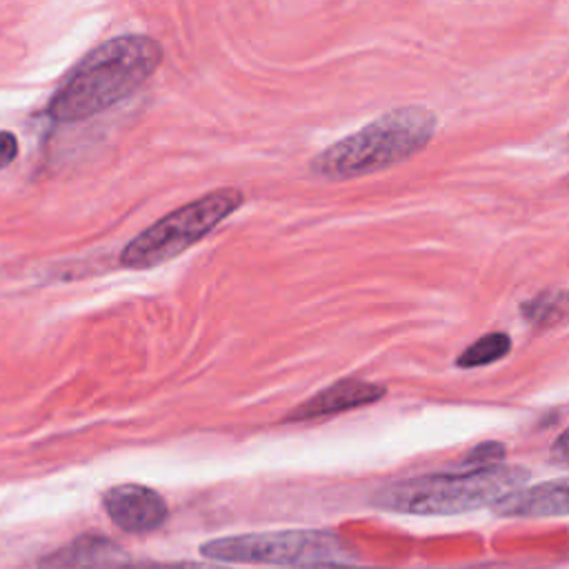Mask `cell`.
Segmentation results:
<instances>
[{
	"instance_id": "obj_1",
	"label": "cell",
	"mask_w": 569,
	"mask_h": 569,
	"mask_svg": "<svg viewBox=\"0 0 569 569\" xmlns=\"http://www.w3.org/2000/svg\"><path fill=\"white\" fill-rule=\"evenodd\" d=\"M162 62V47L149 36H118L89 51L49 100L58 122L91 118L142 87Z\"/></svg>"
},
{
	"instance_id": "obj_2",
	"label": "cell",
	"mask_w": 569,
	"mask_h": 569,
	"mask_svg": "<svg viewBox=\"0 0 569 569\" xmlns=\"http://www.w3.org/2000/svg\"><path fill=\"white\" fill-rule=\"evenodd\" d=\"M529 471L518 465L471 467L456 473L405 478L378 489L371 502L387 511L413 516H453L498 502L520 489Z\"/></svg>"
},
{
	"instance_id": "obj_3",
	"label": "cell",
	"mask_w": 569,
	"mask_h": 569,
	"mask_svg": "<svg viewBox=\"0 0 569 569\" xmlns=\"http://www.w3.org/2000/svg\"><path fill=\"white\" fill-rule=\"evenodd\" d=\"M436 116L422 107H400L367 122L320 151L311 169L327 180H347L398 164L429 144Z\"/></svg>"
},
{
	"instance_id": "obj_4",
	"label": "cell",
	"mask_w": 569,
	"mask_h": 569,
	"mask_svg": "<svg viewBox=\"0 0 569 569\" xmlns=\"http://www.w3.org/2000/svg\"><path fill=\"white\" fill-rule=\"evenodd\" d=\"M242 202L244 196L238 189L224 187L173 209L129 240L120 253V264L127 269H151L176 258L209 236Z\"/></svg>"
},
{
	"instance_id": "obj_5",
	"label": "cell",
	"mask_w": 569,
	"mask_h": 569,
	"mask_svg": "<svg viewBox=\"0 0 569 569\" xmlns=\"http://www.w3.org/2000/svg\"><path fill=\"white\" fill-rule=\"evenodd\" d=\"M342 540L320 529L256 531L213 538L200 547L209 560L224 565H309L345 556Z\"/></svg>"
},
{
	"instance_id": "obj_6",
	"label": "cell",
	"mask_w": 569,
	"mask_h": 569,
	"mask_svg": "<svg viewBox=\"0 0 569 569\" xmlns=\"http://www.w3.org/2000/svg\"><path fill=\"white\" fill-rule=\"evenodd\" d=\"M107 516L129 533H144L162 527L169 518L164 498L151 487L124 482L111 487L102 496Z\"/></svg>"
},
{
	"instance_id": "obj_7",
	"label": "cell",
	"mask_w": 569,
	"mask_h": 569,
	"mask_svg": "<svg viewBox=\"0 0 569 569\" xmlns=\"http://www.w3.org/2000/svg\"><path fill=\"white\" fill-rule=\"evenodd\" d=\"M387 393L385 385L371 382V380H360V378H342L318 393H313L309 400L298 405L287 420H313V418H325L331 413H342L351 411L371 402H378Z\"/></svg>"
},
{
	"instance_id": "obj_8",
	"label": "cell",
	"mask_w": 569,
	"mask_h": 569,
	"mask_svg": "<svg viewBox=\"0 0 569 569\" xmlns=\"http://www.w3.org/2000/svg\"><path fill=\"white\" fill-rule=\"evenodd\" d=\"M567 478L540 482L533 487H520L498 502H493V511L509 518H556L567 516L569 498H567Z\"/></svg>"
},
{
	"instance_id": "obj_9",
	"label": "cell",
	"mask_w": 569,
	"mask_h": 569,
	"mask_svg": "<svg viewBox=\"0 0 569 569\" xmlns=\"http://www.w3.org/2000/svg\"><path fill=\"white\" fill-rule=\"evenodd\" d=\"M129 553L104 536H80L40 560V569H118Z\"/></svg>"
},
{
	"instance_id": "obj_10",
	"label": "cell",
	"mask_w": 569,
	"mask_h": 569,
	"mask_svg": "<svg viewBox=\"0 0 569 569\" xmlns=\"http://www.w3.org/2000/svg\"><path fill=\"white\" fill-rule=\"evenodd\" d=\"M511 349V340L507 333L502 331H491V333H485L480 336L476 342H471L456 360L458 367H465V369H473V367H485V365H491L500 358H505Z\"/></svg>"
},
{
	"instance_id": "obj_11",
	"label": "cell",
	"mask_w": 569,
	"mask_h": 569,
	"mask_svg": "<svg viewBox=\"0 0 569 569\" xmlns=\"http://www.w3.org/2000/svg\"><path fill=\"white\" fill-rule=\"evenodd\" d=\"M562 302H565L562 291H547L536 300H529L525 305V313L531 322L549 325V322H556V318H562Z\"/></svg>"
},
{
	"instance_id": "obj_12",
	"label": "cell",
	"mask_w": 569,
	"mask_h": 569,
	"mask_svg": "<svg viewBox=\"0 0 569 569\" xmlns=\"http://www.w3.org/2000/svg\"><path fill=\"white\" fill-rule=\"evenodd\" d=\"M502 458H505V447L500 442H482L467 453L465 465L489 467V465H500Z\"/></svg>"
},
{
	"instance_id": "obj_13",
	"label": "cell",
	"mask_w": 569,
	"mask_h": 569,
	"mask_svg": "<svg viewBox=\"0 0 569 569\" xmlns=\"http://www.w3.org/2000/svg\"><path fill=\"white\" fill-rule=\"evenodd\" d=\"M118 569H233V567H224L220 562H189V560H178V562H149V560H142V562H124L120 565Z\"/></svg>"
},
{
	"instance_id": "obj_14",
	"label": "cell",
	"mask_w": 569,
	"mask_h": 569,
	"mask_svg": "<svg viewBox=\"0 0 569 569\" xmlns=\"http://www.w3.org/2000/svg\"><path fill=\"white\" fill-rule=\"evenodd\" d=\"M18 156V140L9 131H0V169L11 164Z\"/></svg>"
},
{
	"instance_id": "obj_15",
	"label": "cell",
	"mask_w": 569,
	"mask_h": 569,
	"mask_svg": "<svg viewBox=\"0 0 569 569\" xmlns=\"http://www.w3.org/2000/svg\"><path fill=\"white\" fill-rule=\"evenodd\" d=\"M565 440H567V436L565 433H560L558 436V440H556V451H558V460H560V465H565L567 462V451H565Z\"/></svg>"
}]
</instances>
